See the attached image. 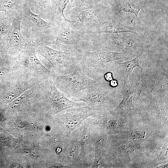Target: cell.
Listing matches in <instances>:
<instances>
[{
    "label": "cell",
    "instance_id": "cell-1",
    "mask_svg": "<svg viewBox=\"0 0 168 168\" xmlns=\"http://www.w3.org/2000/svg\"><path fill=\"white\" fill-rule=\"evenodd\" d=\"M128 56L126 52H111L105 48L94 52L81 50L77 51L78 65L82 72L90 77L96 68H103L109 62L127 58Z\"/></svg>",
    "mask_w": 168,
    "mask_h": 168
},
{
    "label": "cell",
    "instance_id": "cell-2",
    "mask_svg": "<svg viewBox=\"0 0 168 168\" xmlns=\"http://www.w3.org/2000/svg\"><path fill=\"white\" fill-rule=\"evenodd\" d=\"M52 78L57 88L68 98L73 97L82 90L95 84L98 81L85 75L78 65L71 74L63 75L54 73Z\"/></svg>",
    "mask_w": 168,
    "mask_h": 168
},
{
    "label": "cell",
    "instance_id": "cell-3",
    "mask_svg": "<svg viewBox=\"0 0 168 168\" xmlns=\"http://www.w3.org/2000/svg\"><path fill=\"white\" fill-rule=\"evenodd\" d=\"M36 50L51 64L56 74H70L78 65L77 51L66 52L58 51L44 43L36 46Z\"/></svg>",
    "mask_w": 168,
    "mask_h": 168
},
{
    "label": "cell",
    "instance_id": "cell-4",
    "mask_svg": "<svg viewBox=\"0 0 168 168\" xmlns=\"http://www.w3.org/2000/svg\"><path fill=\"white\" fill-rule=\"evenodd\" d=\"M94 85L81 91L70 98L72 101H82L87 105L97 109L110 105L113 91L107 87L104 82L98 80Z\"/></svg>",
    "mask_w": 168,
    "mask_h": 168
},
{
    "label": "cell",
    "instance_id": "cell-5",
    "mask_svg": "<svg viewBox=\"0 0 168 168\" xmlns=\"http://www.w3.org/2000/svg\"><path fill=\"white\" fill-rule=\"evenodd\" d=\"M65 110L64 113L60 116L61 124L67 137L83 121L96 114L98 111L87 105L72 107Z\"/></svg>",
    "mask_w": 168,
    "mask_h": 168
},
{
    "label": "cell",
    "instance_id": "cell-6",
    "mask_svg": "<svg viewBox=\"0 0 168 168\" xmlns=\"http://www.w3.org/2000/svg\"><path fill=\"white\" fill-rule=\"evenodd\" d=\"M82 34L74 26H63L55 40L48 44H55L67 52L86 50L87 47L82 43Z\"/></svg>",
    "mask_w": 168,
    "mask_h": 168
},
{
    "label": "cell",
    "instance_id": "cell-7",
    "mask_svg": "<svg viewBox=\"0 0 168 168\" xmlns=\"http://www.w3.org/2000/svg\"><path fill=\"white\" fill-rule=\"evenodd\" d=\"M36 46L32 39L29 38L19 57V63L44 78L48 79L54 72L48 69L42 64L36 57Z\"/></svg>",
    "mask_w": 168,
    "mask_h": 168
},
{
    "label": "cell",
    "instance_id": "cell-8",
    "mask_svg": "<svg viewBox=\"0 0 168 168\" xmlns=\"http://www.w3.org/2000/svg\"><path fill=\"white\" fill-rule=\"evenodd\" d=\"M48 80L50 91L47 102L51 112L55 114L70 108L86 105L83 103H77L68 99L57 88L52 77Z\"/></svg>",
    "mask_w": 168,
    "mask_h": 168
},
{
    "label": "cell",
    "instance_id": "cell-9",
    "mask_svg": "<svg viewBox=\"0 0 168 168\" xmlns=\"http://www.w3.org/2000/svg\"><path fill=\"white\" fill-rule=\"evenodd\" d=\"M21 19L18 17L13 19L10 30L2 41L10 49L18 47L22 43V36L21 31Z\"/></svg>",
    "mask_w": 168,
    "mask_h": 168
},
{
    "label": "cell",
    "instance_id": "cell-10",
    "mask_svg": "<svg viewBox=\"0 0 168 168\" xmlns=\"http://www.w3.org/2000/svg\"><path fill=\"white\" fill-rule=\"evenodd\" d=\"M89 28L91 32L96 33L130 32L139 35L134 31L124 28L119 23L114 21L102 22L99 19L94 25Z\"/></svg>",
    "mask_w": 168,
    "mask_h": 168
},
{
    "label": "cell",
    "instance_id": "cell-11",
    "mask_svg": "<svg viewBox=\"0 0 168 168\" xmlns=\"http://www.w3.org/2000/svg\"><path fill=\"white\" fill-rule=\"evenodd\" d=\"M66 165L68 167L77 165L80 152V147L78 136L72 138L69 137L66 144Z\"/></svg>",
    "mask_w": 168,
    "mask_h": 168
},
{
    "label": "cell",
    "instance_id": "cell-12",
    "mask_svg": "<svg viewBox=\"0 0 168 168\" xmlns=\"http://www.w3.org/2000/svg\"><path fill=\"white\" fill-rule=\"evenodd\" d=\"M139 83L131 82L124 93L123 99L116 109L124 108L130 106L137 100L140 96L141 86Z\"/></svg>",
    "mask_w": 168,
    "mask_h": 168
},
{
    "label": "cell",
    "instance_id": "cell-13",
    "mask_svg": "<svg viewBox=\"0 0 168 168\" xmlns=\"http://www.w3.org/2000/svg\"><path fill=\"white\" fill-rule=\"evenodd\" d=\"M24 13L25 16L39 29L47 30L52 27L51 23L46 22L42 19L40 15L36 14L32 12L27 5H26L24 7Z\"/></svg>",
    "mask_w": 168,
    "mask_h": 168
},
{
    "label": "cell",
    "instance_id": "cell-14",
    "mask_svg": "<svg viewBox=\"0 0 168 168\" xmlns=\"http://www.w3.org/2000/svg\"><path fill=\"white\" fill-rule=\"evenodd\" d=\"M122 70V76L124 78L125 85L128 81V77L132 74L134 68L136 67L139 68L142 70L141 62L139 57H136L131 60L124 62H116Z\"/></svg>",
    "mask_w": 168,
    "mask_h": 168
},
{
    "label": "cell",
    "instance_id": "cell-15",
    "mask_svg": "<svg viewBox=\"0 0 168 168\" xmlns=\"http://www.w3.org/2000/svg\"><path fill=\"white\" fill-rule=\"evenodd\" d=\"M76 16L83 26L89 28L94 25L99 19L98 14L94 9H88L79 12Z\"/></svg>",
    "mask_w": 168,
    "mask_h": 168
},
{
    "label": "cell",
    "instance_id": "cell-16",
    "mask_svg": "<svg viewBox=\"0 0 168 168\" xmlns=\"http://www.w3.org/2000/svg\"><path fill=\"white\" fill-rule=\"evenodd\" d=\"M90 128L88 126L85 125L81 132L80 139L78 140L80 147V152L79 154L78 162L85 155V151L88 147L92 142V137Z\"/></svg>",
    "mask_w": 168,
    "mask_h": 168
},
{
    "label": "cell",
    "instance_id": "cell-17",
    "mask_svg": "<svg viewBox=\"0 0 168 168\" xmlns=\"http://www.w3.org/2000/svg\"><path fill=\"white\" fill-rule=\"evenodd\" d=\"M104 139L102 136H99L95 143V153L94 163L92 168L99 167L105 156Z\"/></svg>",
    "mask_w": 168,
    "mask_h": 168
},
{
    "label": "cell",
    "instance_id": "cell-18",
    "mask_svg": "<svg viewBox=\"0 0 168 168\" xmlns=\"http://www.w3.org/2000/svg\"><path fill=\"white\" fill-rule=\"evenodd\" d=\"M11 26L10 18L8 14L0 13V42L8 32Z\"/></svg>",
    "mask_w": 168,
    "mask_h": 168
},
{
    "label": "cell",
    "instance_id": "cell-19",
    "mask_svg": "<svg viewBox=\"0 0 168 168\" xmlns=\"http://www.w3.org/2000/svg\"><path fill=\"white\" fill-rule=\"evenodd\" d=\"M69 0H56L55 2L56 10L59 17L62 20L74 26L77 23V21L67 19L64 14V10L69 3Z\"/></svg>",
    "mask_w": 168,
    "mask_h": 168
},
{
    "label": "cell",
    "instance_id": "cell-20",
    "mask_svg": "<svg viewBox=\"0 0 168 168\" xmlns=\"http://www.w3.org/2000/svg\"><path fill=\"white\" fill-rule=\"evenodd\" d=\"M102 0H75V2L77 7L81 10L94 9L96 4Z\"/></svg>",
    "mask_w": 168,
    "mask_h": 168
},
{
    "label": "cell",
    "instance_id": "cell-21",
    "mask_svg": "<svg viewBox=\"0 0 168 168\" xmlns=\"http://www.w3.org/2000/svg\"><path fill=\"white\" fill-rule=\"evenodd\" d=\"M20 0H0V12L8 14L18 4Z\"/></svg>",
    "mask_w": 168,
    "mask_h": 168
},
{
    "label": "cell",
    "instance_id": "cell-22",
    "mask_svg": "<svg viewBox=\"0 0 168 168\" xmlns=\"http://www.w3.org/2000/svg\"><path fill=\"white\" fill-rule=\"evenodd\" d=\"M140 10V8L138 6L130 2H126L124 3L120 11L133 13L135 15L139 21L140 22L138 18V14Z\"/></svg>",
    "mask_w": 168,
    "mask_h": 168
},
{
    "label": "cell",
    "instance_id": "cell-23",
    "mask_svg": "<svg viewBox=\"0 0 168 168\" xmlns=\"http://www.w3.org/2000/svg\"><path fill=\"white\" fill-rule=\"evenodd\" d=\"M23 91L18 88L14 87L6 94L4 96L5 99L7 100H11L18 97Z\"/></svg>",
    "mask_w": 168,
    "mask_h": 168
},
{
    "label": "cell",
    "instance_id": "cell-24",
    "mask_svg": "<svg viewBox=\"0 0 168 168\" xmlns=\"http://www.w3.org/2000/svg\"><path fill=\"white\" fill-rule=\"evenodd\" d=\"M28 96V95L26 93L21 95L13 100L12 103L11 108L14 109L19 107L27 98Z\"/></svg>",
    "mask_w": 168,
    "mask_h": 168
},
{
    "label": "cell",
    "instance_id": "cell-25",
    "mask_svg": "<svg viewBox=\"0 0 168 168\" xmlns=\"http://www.w3.org/2000/svg\"><path fill=\"white\" fill-rule=\"evenodd\" d=\"M122 138L132 139L139 138L141 137L140 134L138 131L135 130H131L122 133Z\"/></svg>",
    "mask_w": 168,
    "mask_h": 168
},
{
    "label": "cell",
    "instance_id": "cell-26",
    "mask_svg": "<svg viewBox=\"0 0 168 168\" xmlns=\"http://www.w3.org/2000/svg\"><path fill=\"white\" fill-rule=\"evenodd\" d=\"M39 5L44 7H46L49 6L50 4L51 0H34Z\"/></svg>",
    "mask_w": 168,
    "mask_h": 168
},
{
    "label": "cell",
    "instance_id": "cell-27",
    "mask_svg": "<svg viewBox=\"0 0 168 168\" xmlns=\"http://www.w3.org/2000/svg\"><path fill=\"white\" fill-rule=\"evenodd\" d=\"M105 79L107 81H110L113 79L112 73L110 72H107L104 75Z\"/></svg>",
    "mask_w": 168,
    "mask_h": 168
},
{
    "label": "cell",
    "instance_id": "cell-28",
    "mask_svg": "<svg viewBox=\"0 0 168 168\" xmlns=\"http://www.w3.org/2000/svg\"><path fill=\"white\" fill-rule=\"evenodd\" d=\"M9 71L8 69L7 68H2L0 69V77L4 76Z\"/></svg>",
    "mask_w": 168,
    "mask_h": 168
},
{
    "label": "cell",
    "instance_id": "cell-29",
    "mask_svg": "<svg viewBox=\"0 0 168 168\" xmlns=\"http://www.w3.org/2000/svg\"><path fill=\"white\" fill-rule=\"evenodd\" d=\"M117 81L115 79H113L110 82V86L113 87H116L118 85Z\"/></svg>",
    "mask_w": 168,
    "mask_h": 168
},
{
    "label": "cell",
    "instance_id": "cell-30",
    "mask_svg": "<svg viewBox=\"0 0 168 168\" xmlns=\"http://www.w3.org/2000/svg\"><path fill=\"white\" fill-rule=\"evenodd\" d=\"M168 166V164H167L165 165H164L163 166H159V167H159V168H164V167H166Z\"/></svg>",
    "mask_w": 168,
    "mask_h": 168
}]
</instances>
